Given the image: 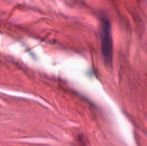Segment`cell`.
Returning <instances> with one entry per match:
<instances>
[{
	"instance_id": "1",
	"label": "cell",
	"mask_w": 147,
	"mask_h": 146,
	"mask_svg": "<svg viewBox=\"0 0 147 146\" xmlns=\"http://www.w3.org/2000/svg\"><path fill=\"white\" fill-rule=\"evenodd\" d=\"M100 42L103 61L106 65L111 66L113 62V42L110 21L106 17L100 19Z\"/></svg>"
}]
</instances>
